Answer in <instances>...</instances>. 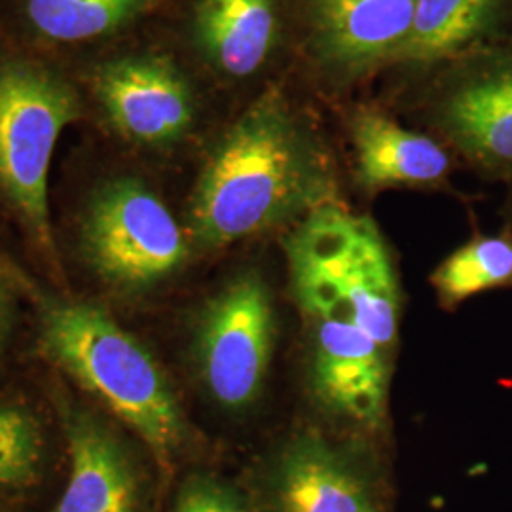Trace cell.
I'll use <instances>...</instances> for the list:
<instances>
[{
  "mask_svg": "<svg viewBox=\"0 0 512 512\" xmlns=\"http://www.w3.org/2000/svg\"><path fill=\"white\" fill-rule=\"evenodd\" d=\"M338 202L329 154L274 86L213 148L190 200L188 234L217 251Z\"/></svg>",
  "mask_w": 512,
  "mask_h": 512,
  "instance_id": "obj_1",
  "label": "cell"
},
{
  "mask_svg": "<svg viewBox=\"0 0 512 512\" xmlns=\"http://www.w3.org/2000/svg\"><path fill=\"white\" fill-rule=\"evenodd\" d=\"M40 351L139 435L169 471L188 439L183 406L147 346L99 304L44 298Z\"/></svg>",
  "mask_w": 512,
  "mask_h": 512,
  "instance_id": "obj_2",
  "label": "cell"
},
{
  "mask_svg": "<svg viewBox=\"0 0 512 512\" xmlns=\"http://www.w3.org/2000/svg\"><path fill=\"white\" fill-rule=\"evenodd\" d=\"M296 306L310 334L315 397L344 420L380 427L387 410L391 353L359 327L329 262L300 232L283 239Z\"/></svg>",
  "mask_w": 512,
  "mask_h": 512,
  "instance_id": "obj_3",
  "label": "cell"
},
{
  "mask_svg": "<svg viewBox=\"0 0 512 512\" xmlns=\"http://www.w3.org/2000/svg\"><path fill=\"white\" fill-rule=\"evenodd\" d=\"M76 116L78 97L65 80L31 63L0 65V190L52 264L50 165Z\"/></svg>",
  "mask_w": 512,
  "mask_h": 512,
  "instance_id": "obj_4",
  "label": "cell"
},
{
  "mask_svg": "<svg viewBox=\"0 0 512 512\" xmlns=\"http://www.w3.org/2000/svg\"><path fill=\"white\" fill-rule=\"evenodd\" d=\"M80 249L95 275L124 293L164 283L188 260L183 228L133 177L114 179L93 192L80 222Z\"/></svg>",
  "mask_w": 512,
  "mask_h": 512,
  "instance_id": "obj_5",
  "label": "cell"
},
{
  "mask_svg": "<svg viewBox=\"0 0 512 512\" xmlns=\"http://www.w3.org/2000/svg\"><path fill=\"white\" fill-rule=\"evenodd\" d=\"M275 348L270 287L255 270L239 272L200 311L194 355L203 385L226 410L260 397Z\"/></svg>",
  "mask_w": 512,
  "mask_h": 512,
  "instance_id": "obj_6",
  "label": "cell"
},
{
  "mask_svg": "<svg viewBox=\"0 0 512 512\" xmlns=\"http://www.w3.org/2000/svg\"><path fill=\"white\" fill-rule=\"evenodd\" d=\"M95 92L116 131L141 145L175 143L194 122L190 86L165 57L110 61L97 71Z\"/></svg>",
  "mask_w": 512,
  "mask_h": 512,
  "instance_id": "obj_7",
  "label": "cell"
},
{
  "mask_svg": "<svg viewBox=\"0 0 512 512\" xmlns=\"http://www.w3.org/2000/svg\"><path fill=\"white\" fill-rule=\"evenodd\" d=\"M260 512H382L365 471L317 433L283 446L264 476Z\"/></svg>",
  "mask_w": 512,
  "mask_h": 512,
  "instance_id": "obj_8",
  "label": "cell"
},
{
  "mask_svg": "<svg viewBox=\"0 0 512 512\" xmlns=\"http://www.w3.org/2000/svg\"><path fill=\"white\" fill-rule=\"evenodd\" d=\"M69 450L65 492L48 512H141L143 482L128 446L86 408L55 397Z\"/></svg>",
  "mask_w": 512,
  "mask_h": 512,
  "instance_id": "obj_9",
  "label": "cell"
},
{
  "mask_svg": "<svg viewBox=\"0 0 512 512\" xmlns=\"http://www.w3.org/2000/svg\"><path fill=\"white\" fill-rule=\"evenodd\" d=\"M440 124L452 143L492 173H512V59L476 71L444 99Z\"/></svg>",
  "mask_w": 512,
  "mask_h": 512,
  "instance_id": "obj_10",
  "label": "cell"
},
{
  "mask_svg": "<svg viewBox=\"0 0 512 512\" xmlns=\"http://www.w3.org/2000/svg\"><path fill=\"white\" fill-rule=\"evenodd\" d=\"M416 0H311V27L323 59L361 71L395 59L410 33Z\"/></svg>",
  "mask_w": 512,
  "mask_h": 512,
  "instance_id": "obj_11",
  "label": "cell"
},
{
  "mask_svg": "<svg viewBox=\"0 0 512 512\" xmlns=\"http://www.w3.org/2000/svg\"><path fill=\"white\" fill-rule=\"evenodd\" d=\"M351 137L357 181L370 192L440 183L450 171L444 148L378 110H359L351 120Z\"/></svg>",
  "mask_w": 512,
  "mask_h": 512,
  "instance_id": "obj_12",
  "label": "cell"
},
{
  "mask_svg": "<svg viewBox=\"0 0 512 512\" xmlns=\"http://www.w3.org/2000/svg\"><path fill=\"white\" fill-rule=\"evenodd\" d=\"M194 31L203 54L222 73L251 76L274 48V0H200Z\"/></svg>",
  "mask_w": 512,
  "mask_h": 512,
  "instance_id": "obj_13",
  "label": "cell"
},
{
  "mask_svg": "<svg viewBox=\"0 0 512 512\" xmlns=\"http://www.w3.org/2000/svg\"><path fill=\"white\" fill-rule=\"evenodd\" d=\"M503 0H416L410 33L395 59L431 63L488 35Z\"/></svg>",
  "mask_w": 512,
  "mask_h": 512,
  "instance_id": "obj_14",
  "label": "cell"
},
{
  "mask_svg": "<svg viewBox=\"0 0 512 512\" xmlns=\"http://www.w3.org/2000/svg\"><path fill=\"white\" fill-rule=\"evenodd\" d=\"M431 285L444 308L476 294L512 285V238L480 236L467 241L431 274Z\"/></svg>",
  "mask_w": 512,
  "mask_h": 512,
  "instance_id": "obj_15",
  "label": "cell"
},
{
  "mask_svg": "<svg viewBox=\"0 0 512 512\" xmlns=\"http://www.w3.org/2000/svg\"><path fill=\"white\" fill-rule=\"evenodd\" d=\"M141 6L143 0H27V16L46 38L80 42L116 31Z\"/></svg>",
  "mask_w": 512,
  "mask_h": 512,
  "instance_id": "obj_16",
  "label": "cell"
},
{
  "mask_svg": "<svg viewBox=\"0 0 512 512\" xmlns=\"http://www.w3.org/2000/svg\"><path fill=\"white\" fill-rule=\"evenodd\" d=\"M46 437L37 416L21 404H0V490H25L44 473Z\"/></svg>",
  "mask_w": 512,
  "mask_h": 512,
  "instance_id": "obj_17",
  "label": "cell"
},
{
  "mask_svg": "<svg viewBox=\"0 0 512 512\" xmlns=\"http://www.w3.org/2000/svg\"><path fill=\"white\" fill-rule=\"evenodd\" d=\"M169 512H260L253 501L228 480L196 473L177 490Z\"/></svg>",
  "mask_w": 512,
  "mask_h": 512,
  "instance_id": "obj_18",
  "label": "cell"
},
{
  "mask_svg": "<svg viewBox=\"0 0 512 512\" xmlns=\"http://www.w3.org/2000/svg\"><path fill=\"white\" fill-rule=\"evenodd\" d=\"M14 293L6 279V275L0 270V351L6 346L12 323H14Z\"/></svg>",
  "mask_w": 512,
  "mask_h": 512,
  "instance_id": "obj_19",
  "label": "cell"
},
{
  "mask_svg": "<svg viewBox=\"0 0 512 512\" xmlns=\"http://www.w3.org/2000/svg\"><path fill=\"white\" fill-rule=\"evenodd\" d=\"M0 512H4V511H2V507H0Z\"/></svg>",
  "mask_w": 512,
  "mask_h": 512,
  "instance_id": "obj_20",
  "label": "cell"
}]
</instances>
